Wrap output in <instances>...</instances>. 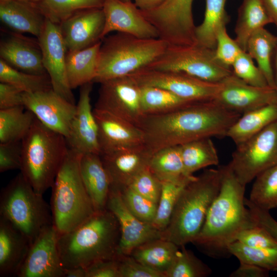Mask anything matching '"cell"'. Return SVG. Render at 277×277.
Segmentation results:
<instances>
[{"instance_id":"cell-11","label":"cell","mask_w":277,"mask_h":277,"mask_svg":"<svg viewBox=\"0 0 277 277\" xmlns=\"http://www.w3.org/2000/svg\"><path fill=\"white\" fill-rule=\"evenodd\" d=\"M140 86L164 88L177 96L192 102L213 100L220 83L205 81L187 74L144 68L129 75Z\"/></svg>"},{"instance_id":"cell-5","label":"cell","mask_w":277,"mask_h":277,"mask_svg":"<svg viewBox=\"0 0 277 277\" xmlns=\"http://www.w3.org/2000/svg\"><path fill=\"white\" fill-rule=\"evenodd\" d=\"M68 148L65 136L35 118L22 140L20 172L36 192L43 195L52 187Z\"/></svg>"},{"instance_id":"cell-38","label":"cell","mask_w":277,"mask_h":277,"mask_svg":"<svg viewBox=\"0 0 277 277\" xmlns=\"http://www.w3.org/2000/svg\"><path fill=\"white\" fill-rule=\"evenodd\" d=\"M104 0H42L37 8L45 18L60 25L83 10L102 8Z\"/></svg>"},{"instance_id":"cell-53","label":"cell","mask_w":277,"mask_h":277,"mask_svg":"<svg viewBox=\"0 0 277 277\" xmlns=\"http://www.w3.org/2000/svg\"><path fill=\"white\" fill-rule=\"evenodd\" d=\"M269 271L258 266L240 263L239 268L233 271L230 276L232 277H266Z\"/></svg>"},{"instance_id":"cell-35","label":"cell","mask_w":277,"mask_h":277,"mask_svg":"<svg viewBox=\"0 0 277 277\" xmlns=\"http://www.w3.org/2000/svg\"><path fill=\"white\" fill-rule=\"evenodd\" d=\"M141 87V101L144 115L172 112L193 103L164 88L149 86Z\"/></svg>"},{"instance_id":"cell-54","label":"cell","mask_w":277,"mask_h":277,"mask_svg":"<svg viewBox=\"0 0 277 277\" xmlns=\"http://www.w3.org/2000/svg\"><path fill=\"white\" fill-rule=\"evenodd\" d=\"M272 23L277 28V0H261Z\"/></svg>"},{"instance_id":"cell-19","label":"cell","mask_w":277,"mask_h":277,"mask_svg":"<svg viewBox=\"0 0 277 277\" xmlns=\"http://www.w3.org/2000/svg\"><path fill=\"white\" fill-rule=\"evenodd\" d=\"M92 83L81 87L76 112L66 138L68 147L82 154H101L98 126L90 103Z\"/></svg>"},{"instance_id":"cell-47","label":"cell","mask_w":277,"mask_h":277,"mask_svg":"<svg viewBox=\"0 0 277 277\" xmlns=\"http://www.w3.org/2000/svg\"><path fill=\"white\" fill-rule=\"evenodd\" d=\"M236 241L254 248H277V240L267 230L259 225L241 231Z\"/></svg>"},{"instance_id":"cell-36","label":"cell","mask_w":277,"mask_h":277,"mask_svg":"<svg viewBox=\"0 0 277 277\" xmlns=\"http://www.w3.org/2000/svg\"><path fill=\"white\" fill-rule=\"evenodd\" d=\"M195 176L183 175L177 179L162 182V190L153 226L161 232L168 225L174 208L186 186Z\"/></svg>"},{"instance_id":"cell-56","label":"cell","mask_w":277,"mask_h":277,"mask_svg":"<svg viewBox=\"0 0 277 277\" xmlns=\"http://www.w3.org/2000/svg\"><path fill=\"white\" fill-rule=\"evenodd\" d=\"M85 268L76 267L66 269L65 271V277H86Z\"/></svg>"},{"instance_id":"cell-41","label":"cell","mask_w":277,"mask_h":277,"mask_svg":"<svg viewBox=\"0 0 277 277\" xmlns=\"http://www.w3.org/2000/svg\"><path fill=\"white\" fill-rule=\"evenodd\" d=\"M228 251L240 263L254 265L269 271H277V248H254L235 241L229 245Z\"/></svg>"},{"instance_id":"cell-22","label":"cell","mask_w":277,"mask_h":277,"mask_svg":"<svg viewBox=\"0 0 277 277\" xmlns=\"http://www.w3.org/2000/svg\"><path fill=\"white\" fill-rule=\"evenodd\" d=\"M93 111L98 126L101 154L144 144L143 132L135 125L105 111L95 108Z\"/></svg>"},{"instance_id":"cell-3","label":"cell","mask_w":277,"mask_h":277,"mask_svg":"<svg viewBox=\"0 0 277 277\" xmlns=\"http://www.w3.org/2000/svg\"><path fill=\"white\" fill-rule=\"evenodd\" d=\"M120 237L114 215L108 209L96 212L74 229L58 235L64 268L87 269L99 262L116 259Z\"/></svg>"},{"instance_id":"cell-4","label":"cell","mask_w":277,"mask_h":277,"mask_svg":"<svg viewBox=\"0 0 277 277\" xmlns=\"http://www.w3.org/2000/svg\"><path fill=\"white\" fill-rule=\"evenodd\" d=\"M220 168L205 170L183 190L162 239L179 247L193 243L200 233L209 209L221 187Z\"/></svg>"},{"instance_id":"cell-28","label":"cell","mask_w":277,"mask_h":277,"mask_svg":"<svg viewBox=\"0 0 277 277\" xmlns=\"http://www.w3.org/2000/svg\"><path fill=\"white\" fill-rule=\"evenodd\" d=\"M277 121V102L241 115L228 130L226 136L238 145Z\"/></svg>"},{"instance_id":"cell-50","label":"cell","mask_w":277,"mask_h":277,"mask_svg":"<svg viewBox=\"0 0 277 277\" xmlns=\"http://www.w3.org/2000/svg\"><path fill=\"white\" fill-rule=\"evenodd\" d=\"M24 92L8 83H0V109L24 106Z\"/></svg>"},{"instance_id":"cell-29","label":"cell","mask_w":277,"mask_h":277,"mask_svg":"<svg viewBox=\"0 0 277 277\" xmlns=\"http://www.w3.org/2000/svg\"><path fill=\"white\" fill-rule=\"evenodd\" d=\"M272 21L261 0H243L238 10L235 41L244 51L250 36Z\"/></svg>"},{"instance_id":"cell-59","label":"cell","mask_w":277,"mask_h":277,"mask_svg":"<svg viewBox=\"0 0 277 277\" xmlns=\"http://www.w3.org/2000/svg\"><path fill=\"white\" fill-rule=\"evenodd\" d=\"M8 1H10V0H1V2Z\"/></svg>"},{"instance_id":"cell-1","label":"cell","mask_w":277,"mask_h":277,"mask_svg":"<svg viewBox=\"0 0 277 277\" xmlns=\"http://www.w3.org/2000/svg\"><path fill=\"white\" fill-rule=\"evenodd\" d=\"M241 115L214 100L196 102L168 113L144 115L138 127L152 155L203 138L226 136Z\"/></svg>"},{"instance_id":"cell-17","label":"cell","mask_w":277,"mask_h":277,"mask_svg":"<svg viewBox=\"0 0 277 277\" xmlns=\"http://www.w3.org/2000/svg\"><path fill=\"white\" fill-rule=\"evenodd\" d=\"M107 208L114 215L120 227L117 258L130 255L139 245L162 238V232L152 224L140 220L130 212L118 190L110 188Z\"/></svg>"},{"instance_id":"cell-33","label":"cell","mask_w":277,"mask_h":277,"mask_svg":"<svg viewBox=\"0 0 277 277\" xmlns=\"http://www.w3.org/2000/svg\"><path fill=\"white\" fill-rule=\"evenodd\" d=\"M180 147L186 175H193L200 169L219 164L217 153L210 137L189 142Z\"/></svg>"},{"instance_id":"cell-45","label":"cell","mask_w":277,"mask_h":277,"mask_svg":"<svg viewBox=\"0 0 277 277\" xmlns=\"http://www.w3.org/2000/svg\"><path fill=\"white\" fill-rule=\"evenodd\" d=\"M162 185V182L147 167L132 180L128 187L158 204Z\"/></svg>"},{"instance_id":"cell-21","label":"cell","mask_w":277,"mask_h":277,"mask_svg":"<svg viewBox=\"0 0 277 277\" xmlns=\"http://www.w3.org/2000/svg\"><path fill=\"white\" fill-rule=\"evenodd\" d=\"M105 17L102 8L79 11L60 25L68 51L81 50L102 41Z\"/></svg>"},{"instance_id":"cell-10","label":"cell","mask_w":277,"mask_h":277,"mask_svg":"<svg viewBox=\"0 0 277 277\" xmlns=\"http://www.w3.org/2000/svg\"><path fill=\"white\" fill-rule=\"evenodd\" d=\"M228 164L244 186L277 165V121L236 145Z\"/></svg>"},{"instance_id":"cell-27","label":"cell","mask_w":277,"mask_h":277,"mask_svg":"<svg viewBox=\"0 0 277 277\" xmlns=\"http://www.w3.org/2000/svg\"><path fill=\"white\" fill-rule=\"evenodd\" d=\"M101 44L102 41L87 48L67 52L66 73L72 90L93 82L97 72Z\"/></svg>"},{"instance_id":"cell-52","label":"cell","mask_w":277,"mask_h":277,"mask_svg":"<svg viewBox=\"0 0 277 277\" xmlns=\"http://www.w3.org/2000/svg\"><path fill=\"white\" fill-rule=\"evenodd\" d=\"M245 203L251 211L257 225L264 228L277 240V221L269 211L257 207L248 199L245 198Z\"/></svg>"},{"instance_id":"cell-44","label":"cell","mask_w":277,"mask_h":277,"mask_svg":"<svg viewBox=\"0 0 277 277\" xmlns=\"http://www.w3.org/2000/svg\"><path fill=\"white\" fill-rule=\"evenodd\" d=\"M231 68L233 74L250 85L260 87L269 86L263 73L246 51L240 53Z\"/></svg>"},{"instance_id":"cell-58","label":"cell","mask_w":277,"mask_h":277,"mask_svg":"<svg viewBox=\"0 0 277 277\" xmlns=\"http://www.w3.org/2000/svg\"><path fill=\"white\" fill-rule=\"evenodd\" d=\"M24 1H27V2H40L42 0H24Z\"/></svg>"},{"instance_id":"cell-25","label":"cell","mask_w":277,"mask_h":277,"mask_svg":"<svg viewBox=\"0 0 277 277\" xmlns=\"http://www.w3.org/2000/svg\"><path fill=\"white\" fill-rule=\"evenodd\" d=\"M1 58L12 67L29 73L47 74L40 47L30 41L12 36L0 44Z\"/></svg>"},{"instance_id":"cell-55","label":"cell","mask_w":277,"mask_h":277,"mask_svg":"<svg viewBox=\"0 0 277 277\" xmlns=\"http://www.w3.org/2000/svg\"><path fill=\"white\" fill-rule=\"evenodd\" d=\"M165 0H133L134 4L141 11L154 9L165 2Z\"/></svg>"},{"instance_id":"cell-34","label":"cell","mask_w":277,"mask_h":277,"mask_svg":"<svg viewBox=\"0 0 277 277\" xmlns=\"http://www.w3.org/2000/svg\"><path fill=\"white\" fill-rule=\"evenodd\" d=\"M35 118L24 106L0 109V143L22 141Z\"/></svg>"},{"instance_id":"cell-30","label":"cell","mask_w":277,"mask_h":277,"mask_svg":"<svg viewBox=\"0 0 277 277\" xmlns=\"http://www.w3.org/2000/svg\"><path fill=\"white\" fill-rule=\"evenodd\" d=\"M180 247L169 241L160 238L146 242L137 247L131 255L146 266L165 273L172 264Z\"/></svg>"},{"instance_id":"cell-14","label":"cell","mask_w":277,"mask_h":277,"mask_svg":"<svg viewBox=\"0 0 277 277\" xmlns=\"http://www.w3.org/2000/svg\"><path fill=\"white\" fill-rule=\"evenodd\" d=\"M24 106L44 126L66 138L76 110V105L55 92L52 88L24 93Z\"/></svg>"},{"instance_id":"cell-40","label":"cell","mask_w":277,"mask_h":277,"mask_svg":"<svg viewBox=\"0 0 277 277\" xmlns=\"http://www.w3.org/2000/svg\"><path fill=\"white\" fill-rule=\"evenodd\" d=\"M0 81L8 83L24 93H33L52 88L48 75H38L19 70L0 60Z\"/></svg>"},{"instance_id":"cell-43","label":"cell","mask_w":277,"mask_h":277,"mask_svg":"<svg viewBox=\"0 0 277 277\" xmlns=\"http://www.w3.org/2000/svg\"><path fill=\"white\" fill-rule=\"evenodd\" d=\"M118 190L124 204L131 213L140 220L152 224L157 211V204L140 194L129 187Z\"/></svg>"},{"instance_id":"cell-32","label":"cell","mask_w":277,"mask_h":277,"mask_svg":"<svg viewBox=\"0 0 277 277\" xmlns=\"http://www.w3.org/2000/svg\"><path fill=\"white\" fill-rule=\"evenodd\" d=\"M227 0H205L206 7L202 23L195 28L196 43L214 50L219 29L229 21L226 11Z\"/></svg>"},{"instance_id":"cell-39","label":"cell","mask_w":277,"mask_h":277,"mask_svg":"<svg viewBox=\"0 0 277 277\" xmlns=\"http://www.w3.org/2000/svg\"><path fill=\"white\" fill-rule=\"evenodd\" d=\"M254 179L249 201L265 211L277 207V165L263 171Z\"/></svg>"},{"instance_id":"cell-42","label":"cell","mask_w":277,"mask_h":277,"mask_svg":"<svg viewBox=\"0 0 277 277\" xmlns=\"http://www.w3.org/2000/svg\"><path fill=\"white\" fill-rule=\"evenodd\" d=\"M165 277H205L211 269L185 246L180 247Z\"/></svg>"},{"instance_id":"cell-7","label":"cell","mask_w":277,"mask_h":277,"mask_svg":"<svg viewBox=\"0 0 277 277\" xmlns=\"http://www.w3.org/2000/svg\"><path fill=\"white\" fill-rule=\"evenodd\" d=\"M168 44L160 38H144L117 32L105 37L100 47L93 82L129 76L147 67Z\"/></svg>"},{"instance_id":"cell-13","label":"cell","mask_w":277,"mask_h":277,"mask_svg":"<svg viewBox=\"0 0 277 277\" xmlns=\"http://www.w3.org/2000/svg\"><path fill=\"white\" fill-rule=\"evenodd\" d=\"M42 52L44 67L48 75L53 90L69 102L75 100L67 77V49L60 25L45 18L37 37Z\"/></svg>"},{"instance_id":"cell-8","label":"cell","mask_w":277,"mask_h":277,"mask_svg":"<svg viewBox=\"0 0 277 277\" xmlns=\"http://www.w3.org/2000/svg\"><path fill=\"white\" fill-rule=\"evenodd\" d=\"M0 217L21 232L31 244L45 229L53 225L50 206L21 172L1 190Z\"/></svg>"},{"instance_id":"cell-12","label":"cell","mask_w":277,"mask_h":277,"mask_svg":"<svg viewBox=\"0 0 277 277\" xmlns=\"http://www.w3.org/2000/svg\"><path fill=\"white\" fill-rule=\"evenodd\" d=\"M94 108L108 112L138 127L144 115L141 107V87L130 76L100 83Z\"/></svg>"},{"instance_id":"cell-60","label":"cell","mask_w":277,"mask_h":277,"mask_svg":"<svg viewBox=\"0 0 277 277\" xmlns=\"http://www.w3.org/2000/svg\"><path fill=\"white\" fill-rule=\"evenodd\" d=\"M124 1H131V0H123Z\"/></svg>"},{"instance_id":"cell-49","label":"cell","mask_w":277,"mask_h":277,"mask_svg":"<svg viewBox=\"0 0 277 277\" xmlns=\"http://www.w3.org/2000/svg\"><path fill=\"white\" fill-rule=\"evenodd\" d=\"M22 163V141L0 143V172L19 169Z\"/></svg>"},{"instance_id":"cell-48","label":"cell","mask_w":277,"mask_h":277,"mask_svg":"<svg viewBox=\"0 0 277 277\" xmlns=\"http://www.w3.org/2000/svg\"><path fill=\"white\" fill-rule=\"evenodd\" d=\"M119 277H165L142 264L131 255L118 257Z\"/></svg>"},{"instance_id":"cell-37","label":"cell","mask_w":277,"mask_h":277,"mask_svg":"<svg viewBox=\"0 0 277 277\" xmlns=\"http://www.w3.org/2000/svg\"><path fill=\"white\" fill-rule=\"evenodd\" d=\"M148 167L161 182L186 175L180 146L166 147L154 153Z\"/></svg>"},{"instance_id":"cell-2","label":"cell","mask_w":277,"mask_h":277,"mask_svg":"<svg viewBox=\"0 0 277 277\" xmlns=\"http://www.w3.org/2000/svg\"><path fill=\"white\" fill-rule=\"evenodd\" d=\"M220 191L208 212L203 226L193 244L210 255L229 253V245L243 230L256 222L245 203L246 186L236 178L228 164L219 167Z\"/></svg>"},{"instance_id":"cell-16","label":"cell","mask_w":277,"mask_h":277,"mask_svg":"<svg viewBox=\"0 0 277 277\" xmlns=\"http://www.w3.org/2000/svg\"><path fill=\"white\" fill-rule=\"evenodd\" d=\"M220 83V89L213 100L241 114L277 102L275 89L250 85L232 73Z\"/></svg>"},{"instance_id":"cell-24","label":"cell","mask_w":277,"mask_h":277,"mask_svg":"<svg viewBox=\"0 0 277 277\" xmlns=\"http://www.w3.org/2000/svg\"><path fill=\"white\" fill-rule=\"evenodd\" d=\"M81 177L95 212L107 209L111 182L100 154H82L80 162Z\"/></svg>"},{"instance_id":"cell-6","label":"cell","mask_w":277,"mask_h":277,"mask_svg":"<svg viewBox=\"0 0 277 277\" xmlns=\"http://www.w3.org/2000/svg\"><path fill=\"white\" fill-rule=\"evenodd\" d=\"M82 155L68 148L51 187L53 225L59 235L74 229L96 212L81 177Z\"/></svg>"},{"instance_id":"cell-15","label":"cell","mask_w":277,"mask_h":277,"mask_svg":"<svg viewBox=\"0 0 277 277\" xmlns=\"http://www.w3.org/2000/svg\"><path fill=\"white\" fill-rule=\"evenodd\" d=\"M58 233L53 225L45 229L31 244L17 277H65L58 248Z\"/></svg>"},{"instance_id":"cell-31","label":"cell","mask_w":277,"mask_h":277,"mask_svg":"<svg viewBox=\"0 0 277 277\" xmlns=\"http://www.w3.org/2000/svg\"><path fill=\"white\" fill-rule=\"evenodd\" d=\"M277 45V36L264 27L256 30L249 38L247 52L257 63L268 85L275 89L273 63Z\"/></svg>"},{"instance_id":"cell-51","label":"cell","mask_w":277,"mask_h":277,"mask_svg":"<svg viewBox=\"0 0 277 277\" xmlns=\"http://www.w3.org/2000/svg\"><path fill=\"white\" fill-rule=\"evenodd\" d=\"M86 270V277H119V260L116 258L101 261Z\"/></svg>"},{"instance_id":"cell-20","label":"cell","mask_w":277,"mask_h":277,"mask_svg":"<svg viewBox=\"0 0 277 277\" xmlns=\"http://www.w3.org/2000/svg\"><path fill=\"white\" fill-rule=\"evenodd\" d=\"M108 174L111 188L120 190L148 167L151 156L144 144L121 148L101 155Z\"/></svg>"},{"instance_id":"cell-18","label":"cell","mask_w":277,"mask_h":277,"mask_svg":"<svg viewBox=\"0 0 277 277\" xmlns=\"http://www.w3.org/2000/svg\"><path fill=\"white\" fill-rule=\"evenodd\" d=\"M102 8L105 17L102 40L114 31L140 38H159L155 27L131 1L104 0Z\"/></svg>"},{"instance_id":"cell-26","label":"cell","mask_w":277,"mask_h":277,"mask_svg":"<svg viewBox=\"0 0 277 277\" xmlns=\"http://www.w3.org/2000/svg\"><path fill=\"white\" fill-rule=\"evenodd\" d=\"M24 0H10L0 3V18L6 26L19 33H28L38 37L45 18L38 8Z\"/></svg>"},{"instance_id":"cell-9","label":"cell","mask_w":277,"mask_h":277,"mask_svg":"<svg viewBox=\"0 0 277 277\" xmlns=\"http://www.w3.org/2000/svg\"><path fill=\"white\" fill-rule=\"evenodd\" d=\"M145 68L184 73L212 83H220L232 73L231 69L216 60L214 50L196 43L168 45L164 52Z\"/></svg>"},{"instance_id":"cell-23","label":"cell","mask_w":277,"mask_h":277,"mask_svg":"<svg viewBox=\"0 0 277 277\" xmlns=\"http://www.w3.org/2000/svg\"><path fill=\"white\" fill-rule=\"evenodd\" d=\"M30 245L21 232L0 217V276H16Z\"/></svg>"},{"instance_id":"cell-57","label":"cell","mask_w":277,"mask_h":277,"mask_svg":"<svg viewBox=\"0 0 277 277\" xmlns=\"http://www.w3.org/2000/svg\"><path fill=\"white\" fill-rule=\"evenodd\" d=\"M273 70L274 75V80L275 83V89L277 90V45L274 53L273 63Z\"/></svg>"},{"instance_id":"cell-46","label":"cell","mask_w":277,"mask_h":277,"mask_svg":"<svg viewBox=\"0 0 277 277\" xmlns=\"http://www.w3.org/2000/svg\"><path fill=\"white\" fill-rule=\"evenodd\" d=\"M242 51L243 50L235 39L228 35L226 26L221 28L217 34L214 50L216 60L224 66L231 69L232 64Z\"/></svg>"}]
</instances>
